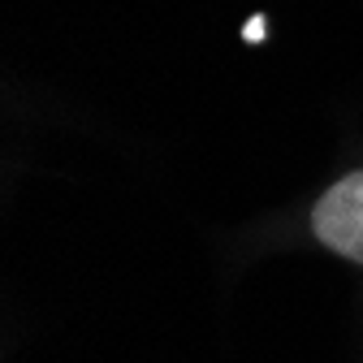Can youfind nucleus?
Wrapping results in <instances>:
<instances>
[{"label": "nucleus", "mask_w": 363, "mask_h": 363, "mask_svg": "<svg viewBox=\"0 0 363 363\" xmlns=\"http://www.w3.org/2000/svg\"><path fill=\"white\" fill-rule=\"evenodd\" d=\"M242 35H247V39H251V43H259V35H264V18H251V22H247V30H242Z\"/></svg>", "instance_id": "2"}, {"label": "nucleus", "mask_w": 363, "mask_h": 363, "mask_svg": "<svg viewBox=\"0 0 363 363\" xmlns=\"http://www.w3.org/2000/svg\"><path fill=\"white\" fill-rule=\"evenodd\" d=\"M311 230L329 251L363 264V173L342 177L337 186L315 203Z\"/></svg>", "instance_id": "1"}]
</instances>
